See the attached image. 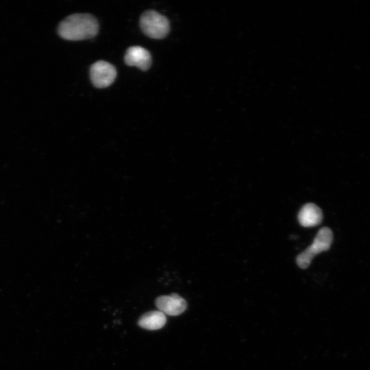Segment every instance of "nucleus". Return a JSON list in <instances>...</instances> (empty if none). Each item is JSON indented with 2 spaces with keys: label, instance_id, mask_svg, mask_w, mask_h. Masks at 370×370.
Wrapping results in <instances>:
<instances>
[{
  "label": "nucleus",
  "instance_id": "1",
  "mask_svg": "<svg viewBox=\"0 0 370 370\" xmlns=\"http://www.w3.org/2000/svg\"><path fill=\"white\" fill-rule=\"evenodd\" d=\"M99 31L97 18L90 14H74L60 22L58 32L68 40H82L95 37Z\"/></svg>",
  "mask_w": 370,
  "mask_h": 370
},
{
  "label": "nucleus",
  "instance_id": "2",
  "mask_svg": "<svg viewBox=\"0 0 370 370\" xmlns=\"http://www.w3.org/2000/svg\"><path fill=\"white\" fill-rule=\"evenodd\" d=\"M332 241L333 233L332 230L327 227L321 228L312 244L297 256V265L301 269L308 267L316 255L330 249Z\"/></svg>",
  "mask_w": 370,
  "mask_h": 370
},
{
  "label": "nucleus",
  "instance_id": "3",
  "mask_svg": "<svg viewBox=\"0 0 370 370\" xmlns=\"http://www.w3.org/2000/svg\"><path fill=\"white\" fill-rule=\"evenodd\" d=\"M140 26L146 36L154 39L164 38L170 30L167 18L152 10L145 11L141 15Z\"/></svg>",
  "mask_w": 370,
  "mask_h": 370
},
{
  "label": "nucleus",
  "instance_id": "4",
  "mask_svg": "<svg viewBox=\"0 0 370 370\" xmlns=\"http://www.w3.org/2000/svg\"><path fill=\"white\" fill-rule=\"evenodd\" d=\"M116 76L115 67L106 61H97L90 66V80L97 88H102L109 86L114 82Z\"/></svg>",
  "mask_w": 370,
  "mask_h": 370
},
{
  "label": "nucleus",
  "instance_id": "5",
  "mask_svg": "<svg viewBox=\"0 0 370 370\" xmlns=\"http://www.w3.org/2000/svg\"><path fill=\"white\" fill-rule=\"evenodd\" d=\"M155 304L160 311L170 316L181 314L187 308L186 300L176 293L158 297Z\"/></svg>",
  "mask_w": 370,
  "mask_h": 370
},
{
  "label": "nucleus",
  "instance_id": "6",
  "mask_svg": "<svg viewBox=\"0 0 370 370\" xmlns=\"http://www.w3.org/2000/svg\"><path fill=\"white\" fill-rule=\"evenodd\" d=\"M124 60L128 66H134L143 71H147L151 65L150 53L140 46H132L127 49Z\"/></svg>",
  "mask_w": 370,
  "mask_h": 370
},
{
  "label": "nucleus",
  "instance_id": "7",
  "mask_svg": "<svg viewBox=\"0 0 370 370\" xmlns=\"http://www.w3.org/2000/svg\"><path fill=\"white\" fill-rule=\"evenodd\" d=\"M323 219V213L319 207L312 203L305 204L298 213V221L301 225L306 227L319 225Z\"/></svg>",
  "mask_w": 370,
  "mask_h": 370
},
{
  "label": "nucleus",
  "instance_id": "8",
  "mask_svg": "<svg viewBox=\"0 0 370 370\" xmlns=\"http://www.w3.org/2000/svg\"><path fill=\"white\" fill-rule=\"evenodd\" d=\"M165 314L160 310L149 311L143 314L138 324L144 329L155 330L162 328L166 323Z\"/></svg>",
  "mask_w": 370,
  "mask_h": 370
}]
</instances>
